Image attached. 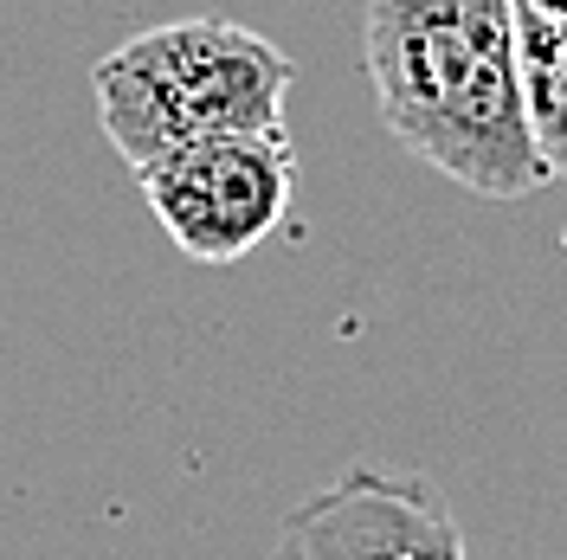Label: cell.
<instances>
[{
	"mask_svg": "<svg viewBox=\"0 0 567 560\" xmlns=\"http://www.w3.org/2000/svg\"><path fill=\"white\" fill-rule=\"evenodd\" d=\"M516 7H529V13H542V20L567 27V0H516Z\"/></svg>",
	"mask_w": 567,
	"mask_h": 560,
	"instance_id": "cell-6",
	"label": "cell"
},
{
	"mask_svg": "<svg viewBox=\"0 0 567 560\" xmlns=\"http://www.w3.org/2000/svg\"><path fill=\"white\" fill-rule=\"evenodd\" d=\"M290 52L239 20L194 13L123 39L97 59L91 97L97 129L130 162V175L213 136H278L290 97Z\"/></svg>",
	"mask_w": 567,
	"mask_h": 560,
	"instance_id": "cell-2",
	"label": "cell"
},
{
	"mask_svg": "<svg viewBox=\"0 0 567 560\" xmlns=\"http://www.w3.org/2000/svg\"><path fill=\"white\" fill-rule=\"evenodd\" d=\"M155 226L194 265H239L284 226L297 200L290 136H213L136 168Z\"/></svg>",
	"mask_w": 567,
	"mask_h": 560,
	"instance_id": "cell-3",
	"label": "cell"
},
{
	"mask_svg": "<svg viewBox=\"0 0 567 560\" xmlns=\"http://www.w3.org/2000/svg\"><path fill=\"white\" fill-rule=\"evenodd\" d=\"M516 65H523V110L548 180H567V27L516 7Z\"/></svg>",
	"mask_w": 567,
	"mask_h": 560,
	"instance_id": "cell-5",
	"label": "cell"
},
{
	"mask_svg": "<svg viewBox=\"0 0 567 560\" xmlns=\"http://www.w3.org/2000/svg\"><path fill=\"white\" fill-rule=\"evenodd\" d=\"M265 560H471L452 502L420 470L349 464L284 516Z\"/></svg>",
	"mask_w": 567,
	"mask_h": 560,
	"instance_id": "cell-4",
	"label": "cell"
},
{
	"mask_svg": "<svg viewBox=\"0 0 567 560\" xmlns=\"http://www.w3.org/2000/svg\"><path fill=\"white\" fill-rule=\"evenodd\" d=\"M361 65L388 136L477 200H529L548 187L535 155L516 0H368Z\"/></svg>",
	"mask_w": 567,
	"mask_h": 560,
	"instance_id": "cell-1",
	"label": "cell"
}]
</instances>
